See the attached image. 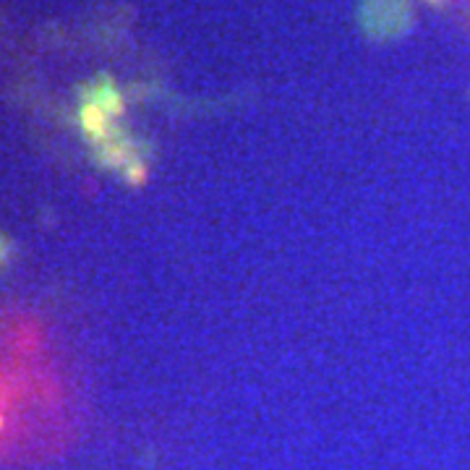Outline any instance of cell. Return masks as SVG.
Wrapping results in <instances>:
<instances>
[{"mask_svg":"<svg viewBox=\"0 0 470 470\" xmlns=\"http://www.w3.org/2000/svg\"><path fill=\"white\" fill-rule=\"evenodd\" d=\"M102 123H105V116L97 110V108H86L84 110V126L89 133H100L102 131Z\"/></svg>","mask_w":470,"mask_h":470,"instance_id":"cell-1","label":"cell"},{"mask_svg":"<svg viewBox=\"0 0 470 470\" xmlns=\"http://www.w3.org/2000/svg\"><path fill=\"white\" fill-rule=\"evenodd\" d=\"M131 180H133V183H141V180H144V168H139V165L131 168Z\"/></svg>","mask_w":470,"mask_h":470,"instance_id":"cell-2","label":"cell"},{"mask_svg":"<svg viewBox=\"0 0 470 470\" xmlns=\"http://www.w3.org/2000/svg\"><path fill=\"white\" fill-rule=\"evenodd\" d=\"M3 251H5V241L0 238V259H3Z\"/></svg>","mask_w":470,"mask_h":470,"instance_id":"cell-3","label":"cell"}]
</instances>
